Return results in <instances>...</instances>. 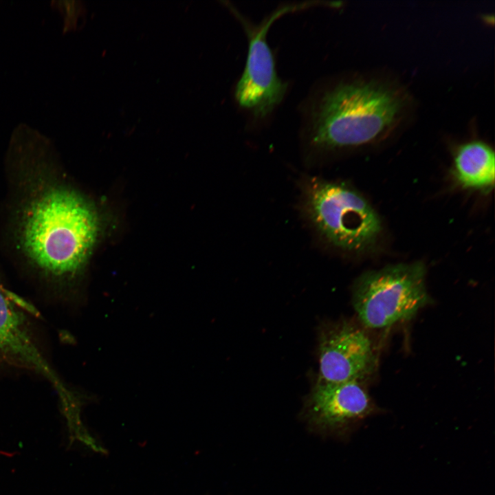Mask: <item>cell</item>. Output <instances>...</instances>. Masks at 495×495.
I'll return each instance as SVG.
<instances>
[{
	"label": "cell",
	"mask_w": 495,
	"mask_h": 495,
	"mask_svg": "<svg viewBox=\"0 0 495 495\" xmlns=\"http://www.w3.org/2000/svg\"><path fill=\"white\" fill-rule=\"evenodd\" d=\"M403 107L395 91L373 82L342 83L315 104L310 141L320 150L360 146L382 135Z\"/></svg>",
	"instance_id": "obj_2"
},
{
	"label": "cell",
	"mask_w": 495,
	"mask_h": 495,
	"mask_svg": "<svg viewBox=\"0 0 495 495\" xmlns=\"http://www.w3.org/2000/svg\"><path fill=\"white\" fill-rule=\"evenodd\" d=\"M423 263H401L366 272L355 282L353 305L362 323L383 329L412 318L429 302Z\"/></svg>",
	"instance_id": "obj_4"
},
{
	"label": "cell",
	"mask_w": 495,
	"mask_h": 495,
	"mask_svg": "<svg viewBox=\"0 0 495 495\" xmlns=\"http://www.w3.org/2000/svg\"><path fill=\"white\" fill-rule=\"evenodd\" d=\"M375 364L373 343L360 328L343 322L331 324L322 331L319 382H361L373 373Z\"/></svg>",
	"instance_id": "obj_6"
},
{
	"label": "cell",
	"mask_w": 495,
	"mask_h": 495,
	"mask_svg": "<svg viewBox=\"0 0 495 495\" xmlns=\"http://www.w3.org/2000/svg\"><path fill=\"white\" fill-rule=\"evenodd\" d=\"M454 170L458 182L463 187L489 188L494 183V152L481 142L465 144L456 152Z\"/></svg>",
	"instance_id": "obj_9"
},
{
	"label": "cell",
	"mask_w": 495,
	"mask_h": 495,
	"mask_svg": "<svg viewBox=\"0 0 495 495\" xmlns=\"http://www.w3.org/2000/svg\"><path fill=\"white\" fill-rule=\"evenodd\" d=\"M0 362L30 369L47 379L61 405L75 397L43 355L30 334L27 320L0 287Z\"/></svg>",
	"instance_id": "obj_7"
},
{
	"label": "cell",
	"mask_w": 495,
	"mask_h": 495,
	"mask_svg": "<svg viewBox=\"0 0 495 495\" xmlns=\"http://www.w3.org/2000/svg\"><path fill=\"white\" fill-rule=\"evenodd\" d=\"M302 207L320 236L342 250L368 248L382 230L380 219L367 201L340 182L307 178L302 186Z\"/></svg>",
	"instance_id": "obj_3"
},
{
	"label": "cell",
	"mask_w": 495,
	"mask_h": 495,
	"mask_svg": "<svg viewBox=\"0 0 495 495\" xmlns=\"http://www.w3.org/2000/svg\"><path fill=\"white\" fill-rule=\"evenodd\" d=\"M317 2H305L281 7L256 28H246L249 47L246 65L235 89L238 104L254 117L264 118L280 103L287 84L278 76L273 54L267 43V31L280 16L308 8Z\"/></svg>",
	"instance_id": "obj_5"
},
{
	"label": "cell",
	"mask_w": 495,
	"mask_h": 495,
	"mask_svg": "<svg viewBox=\"0 0 495 495\" xmlns=\"http://www.w3.org/2000/svg\"><path fill=\"white\" fill-rule=\"evenodd\" d=\"M21 220L23 252L36 267L56 278L72 277L84 267L99 232L92 205L76 190L61 186L38 195Z\"/></svg>",
	"instance_id": "obj_1"
},
{
	"label": "cell",
	"mask_w": 495,
	"mask_h": 495,
	"mask_svg": "<svg viewBox=\"0 0 495 495\" xmlns=\"http://www.w3.org/2000/svg\"><path fill=\"white\" fill-rule=\"evenodd\" d=\"M308 408L314 425L340 432L347 430L377 411L360 381H318L309 396Z\"/></svg>",
	"instance_id": "obj_8"
}]
</instances>
